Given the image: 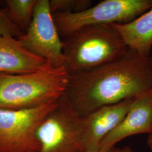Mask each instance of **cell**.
<instances>
[{"label":"cell","mask_w":152,"mask_h":152,"mask_svg":"<svg viewBox=\"0 0 152 152\" xmlns=\"http://www.w3.org/2000/svg\"><path fill=\"white\" fill-rule=\"evenodd\" d=\"M51 67L47 60L26 49L18 38H0V73L26 74Z\"/></svg>","instance_id":"30bf717a"},{"label":"cell","mask_w":152,"mask_h":152,"mask_svg":"<svg viewBox=\"0 0 152 152\" xmlns=\"http://www.w3.org/2000/svg\"><path fill=\"white\" fill-rule=\"evenodd\" d=\"M24 32L7 17L5 13L0 11V38L11 36L18 38Z\"/></svg>","instance_id":"5bb4252c"},{"label":"cell","mask_w":152,"mask_h":152,"mask_svg":"<svg viewBox=\"0 0 152 152\" xmlns=\"http://www.w3.org/2000/svg\"><path fill=\"white\" fill-rule=\"evenodd\" d=\"M70 75L64 66L26 74L0 73V108H33L65 92Z\"/></svg>","instance_id":"3957f363"},{"label":"cell","mask_w":152,"mask_h":152,"mask_svg":"<svg viewBox=\"0 0 152 152\" xmlns=\"http://www.w3.org/2000/svg\"><path fill=\"white\" fill-rule=\"evenodd\" d=\"M149 92V93L151 94V95L152 96V88H151V90H150Z\"/></svg>","instance_id":"ac0fdd59"},{"label":"cell","mask_w":152,"mask_h":152,"mask_svg":"<svg viewBox=\"0 0 152 152\" xmlns=\"http://www.w3.org/2000/svg\"><path fill=\"white\" fill-rule=\"evenodd\" d=\"M70 76L65 94L77 114L83 117L104 106L149 92L152 55L142 57L128 48L118 60Z\"/></svg>","instance_id":"6da1fadb"},{"label":"cell","mask_w":152,"mask_h":152,"mask_svg":"<svg viewBox=\"0 0 152 152\" xmlns=\"http://www.w3.org/2000/svg\"><path fill=\"white\" fill-rule=\"evenodd\" d=\"M147 143L149 148L152 152V132L151 134H148Z\"/></svg>","instance_id":"9a60e30c"},{"label":"cell","mask_w":152,"mask_h":152,"mask_svg":"<svg viewBox=\"0 0 152 152\" xmlns=\"http://www.w3.org/2000/svg\"><path fill=\"white\" fill-rule=\"evenodd\" d=\"M90 0H51L50 8L52 14L75 13L85 11L91 7Z\"/></svg>","instance_id":"4fadbf2b"},{"label":"cell","mask_w":152,"mask_h":152,"mask_svg":"<svg viewBox=\"0 0 152 152\" xmlns=\"http://www.w3.org/2000/svg\"><path fill=\"white\" fill-rule=\"evenodd\" d=\"M152 8V0H105L85 11L53 15L60 37L65 38L84 26L130 22Z\"/></svg>","instance_id":"5b68a950"},{"label":"cell","mask_w":152,"mask_h":152,"mask_svg":"<svg viewBox=\"0 0 152 152\" xmlns=\"http://www.w3.org/2000/svg\"><path fill=\"white\" fill-rule=\"evenodd\" d=\"M111 25L120 34L127 48L142 57L151 55L152 8L132 21Z\"/></svg>","instance_id":"8fae6325"},{"label":"cell","mask_w":152,"mask_h":152,"mask_svg":"<svg viewBox=\"0 0 152 152\" xmlns=\"http://www.w3.org/2000/svg\"><path fill=\"white\" fill-rule=\"evenodd\" d=\"M37 0H6L5 14L25 32L32 21Z\"/></svg>","instance_id":"7c38bea8"},{"label":"cell","mask_w":152,"mask_h":152,"mask_svg":"<svg viewBox=\"0 0 152 152\" xmlns=\"http://www.w3.org/2000/svg\"><path fill=\"white\" fill-rule=\"evenodd\" d=\"M120 152H136L134 151L131 147L129 146H125L122 148V149H120Z\"/></svg>","instance_id":"e0dca14e"},{"label":"cell","mask_w":152,"mask_h":152,"mask_svg":"<svg viewBox=\"0 0 152 152\" xmlns=\"http://www.w3.org/2000/svg\"><path fill=\"white\" fill-rule=\"evenodd\" d=\"M83 117L80 116L65 92L38 126L36 137L38 152H86L82 136Z\"/></svg>","instance_id":"277c9868"},{"label":"cell","mask_w":152,"mask_h":152,"mask_svg":"<svg viewBox=\"0 0 152 152\" xmlns=\"http://www.w3.org/2000/svg\"><path fill=\"white\" fill-rule=\"evenodd\" d=\"M152 132V96L149 92L136 96L128 112L114 130L102 141L99 150L109 151L129 136Z\"/></svg>","instance_id":"9c48e42d"},{"label":"cell","mask_w":152,"mask_h":152,"mask_svg":"<svg viewBox=\"0 0 152 152\" xmlns=\"http://www.w3.org/2000/svg\"><path fill=\"white\" fill-rule=\"evenodd\" d=\"M134 99L104 106L83 117L82 136L85 152L99 150L104 138L124 119Z\"/></svg>","instance_id":"ba28073f"},{"label":"cell","mask_w":152,"mask_h":152,"mask_svg":"<svg viewBox=\"0 0 152 152\" xmlns=\"http://www.w3.org/2000/svg\"><path fill=\"white\" fill-rule=\"evenodd\" d=\"M120 148L114 147V148H112V149H110V150H109V151H101V150H99V151H92V152H120Z\"/></svg>","instance_id":"2e32d148"},{"label":"cell","mask_w":152,"mask_h":152,"mask_svg":"<svg viewBox=\"0 0 152 152\" xmlns=\"http://www.w3.org/2000/svg\"><path fill=\"white\" fill-rule=\"evenodd\" d=\"M64 38L63 66L70 75L91 71L118 60L128 49L112 25L84 26Z\"/></svg>","instance_id":"7a4b0ae2"},{"label":"cell","mask_w":152,"mask_h":152,"mask_svg":"<svg viewBox=\"0 0 152 152\" xmlns=\"http://www.w3.org/2000/svg\"><path fill=\"white\" fill-rule=\"evenodd\" d=\"M17 38L26 49L47 60L52 67L63 66L64 43L55 25L49 0L37 1L29 27Z\"/></svg>","instance_id":"52a82bcc"},{"label":"cell","mask_w":152,"mask_h":152,"mask_svg":"<svg viewBox=\"0 0 152 152\" xmlns=\"http://www.w3.org/2000/svg\"><path fill=\"white\" fill-rule=\"evenodd\" d=\"M57 100L33 108H0V152H38L40 144L36 132Z\"/></svg>","instance_id":"8992f818"}]
</instances>
